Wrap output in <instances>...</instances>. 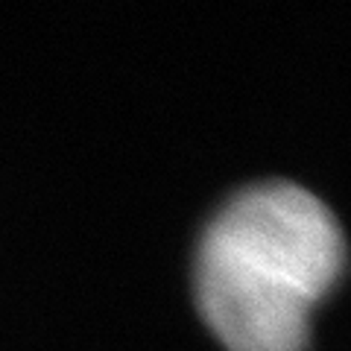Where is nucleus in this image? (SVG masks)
<instances>
[{"mask_svg": "<svg viewBox=\"0 0 351 351\" xmlns=\"http://www.w3.org/2000/svg\"><path fill=\"white\" fill-rule=\"evenodd\" d=\"M343 232L319 196L258 182L219 211L196 255L205 319L232 351H302L307 311L337 278Z\"/></svg>", "mask_w": 351, "mask_h": 351, "instance_id": "f257e3e1", "label": "nucleus"}]
</instances>
